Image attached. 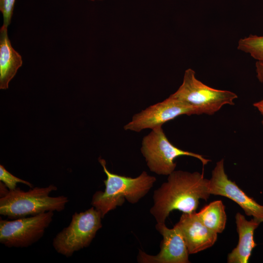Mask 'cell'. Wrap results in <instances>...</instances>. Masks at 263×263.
<instances>
[{"label": "cell", "mask_w": 263, "mask_h": 263, "mask_svg": "<svg viewBox=\"0 0 263 263\" xmlns=\"http://www.w3.org/2000/svg\"><path fill=\"white\" fill-rule=\"evenodd\" d=\"M57 189L50 185L47 187H35L25 191L17 188L9 190L4 197L0 198V214L10 219H16L34 216L49 211L60 212L69 202L63 195L50 196Z\"/></svg>", "instance_id": "3"}, {"label": "cell", "mask_w": 263, "mask_h": 263, "mask_svg": "<svg viewBox=\"0 0 263 263\" xmlns=\"http://www.w3.org/2000/svg\"><path fill=\"white\" fill-rule=\"evenodd\" d=\"M156 230L163 236L160 251L156 255L139 250L137 262L141 263H189L188 252L185 241L175 226L167 227L165 223H157Z\"/></svg>", "instance_id": "10"}, {"label": "cell", "mask_w": 263, "mask_h": 263, "mask_svg": "<svg viewBox=\"0 0 263 263\" xmlns=\"http://www.w3.org/2000/svg\"><path fill=\"white\" fill-rule=\"evenodd\" d=\"M262 125L263 126V120L262 121Z\"/></svg>", "instance_id": "22"}, {"label": "cell", "mask_w": 263, "mask_h": 263, "mask_svg": "<svg viewBox=\"0 0 263 263\" xmlns=\"http://www.w3.org/2000/svg\"><path fill=\"white\" fill-rule=\"evenodd\" d=\"M22 57L12 46L7 27L0 29V89H7L10 81L22 66Z\"/></svg>", "instance_id": "13"}, {"label": "cell", "mask_w": 263, "mask_h": 263, "mask_svg": "<svg viewBox=\"0 0 263 263\" xmlns=\"http://www.w3.org/2000/svg\"><path fill=\"white\" fill-rule=\"evenodd\" d=\"M98 161L107 176L103 181L105 188L103 191L98 190L94 194L91 204L100 212L102 218L117 207L121 206L125 200L131 204L137 203L156 182V178L145 171L138 176L132 178L110 172L106 161L101 157Z\"/></svg>", "instance_id": "2"}, {"label": "cell", "mask_w": 263, "mask_h": 263, "mask_svg": "<svg viewBox=\"0 0 263 263\" xmlns=\"http://www.w3.org/2000/svg\"><path fill=\"white\" fill-rule=\"evenodd\" d=\"M102 219L100 212L93 206L85 211L75 212L69 225L53 239V247L58 253L68 258L89 246L102 226Z\"/></svg>", "instance_id": "5"}, {"label": "cell", "mask_w": 263, "mask_h": 263, "mask_svg": "<svg viewBox=\"0 0 263 263\" xmlns=\"http://www.w3.org/2000/svg\"><path fill=\"white\" fill-rule=\"evenodd\" d=\"M0 181L3 183L10 190L15 189L18 183L25 184L30 188H33V185L30 182L16 177L9 172L3 165H0Z\"/></svg>", "instance_id": "16"}, {"label": "cell", "mask_w": 263, "mask_h": 263, "mask_svg": "<svg viewBox=\"0 0 263 263\" xmlns=\"http://www.w3.org/2000/svg\"><path fill=\"white\" fill-rule=\"evenodd\" d=\"M235 219L239 242L228 255L227 263H247L252 250L257 245L254 239V231L261 223L253 218L248 221L239 212L236 213Z\"/></svg>", "instance_id": "12"}, {"label": "cell", "mask_w": 263, "mask_h": 263, "mask_svg": "<svg viewBox=\"0 0 263 263\" xmlns=\"http://www.w3.org/2000/svg\"><path fill=\"white\" fill-rule=\"evenodd\" d=\"M195 107L198 114L212 115L225 105H234L237 95L231 91L210 87L198 80L192 69H187L183 82L169 96Z\"/></svg>", "instance_id": "4"}, {"label": "cell", "mask_w": 263, "mask_h": 263, "mask_svg": "<svg viewBox=\"0 0 263 263\" xmlns=\"http://www.w3.org/2000/svg\"><path fill=\"white\" fill-rule=\"evenodd\" d=\"M141 152L149 169L158 175H169L175 170L176 158L188 156L199 159L203 165L210 161L202 155L183 150L168 139L162 127L151 130L142 139Z\"/></svg>", "instance_id": "6"}, {"label": "cell", "mask_w": 263, "mask_h": 263, "mask_svg": "<svg viewBox=\"0 0 263 263\" xmlns=\"http://www.w3.org/2000/svg\"><path fill=\"white\" fill-rule=\"evenodd\" d=\"M196 215L205 226L217 234L225 228L226 215L221 200L213 201L204 206Z\"/></svg>", "instance_id": "14"}, {"label": "cell", "mask_w": 263, "mask_h": 263, "mask_svg": "<svg viewBox=\"0 0 263 263\" xmlns=\"http://www.w3.org/2000/svg\"><path fill=\"white\" fill-rule=\"evenodd\" d=\"M183 114H198L193 106L169 96L134 114L124 126L125 130L140 132L142 130L162 127L166 122Z\"/></svg>", "instance_id": "8"}, {"label": "cell", "mask_w": 263, "mask_h": 263, "mask_svg": "<svg viewBox=\"0 0 263 263\" xmlns=\"http://www.w3.org/2000/svg\"><path fill=\"white\" fill-rule=\"evenodd\" d=\"M54 216L49 211L12 221L0 220V243L8 247H27L43 236Z\"/></svg>", "instance_id": "7"}, {"label": "cell", "mask_w": 263, "mask_h": 263, "mask_svg": "<svg viewBox=\"0 0 263 263\" xmlns=\"http://www.w3.org/2000/svg\"><path fill=\"white\" fill-rule=\"evenodd\" d=\"M9 189L6 187L3 183L0 181V198L5 196L9 191Z\"/></svg>", "instance_id": "19"}, {"label": "cell", "mask_w": 263, "mask_h": 263, "mask_svg": "<svg viewBox=\"0 0 263 263\" xmlns=\"http://www.w3.org/2000/svg\"><path fill=\"white\" fill-rule=\"evenodd\" d=\"M209 186V179L197 171L174 170L168 175L167 181L154 190L150 213L157 223H165L173 210L188 213L195 211L199 200L207 201L210 195Z\"/></svg>", "instance_id": "1"}, {"label": "cell", "mask_w": 263, "mask_h": 263, "mask_svg": "<svg viewBox=\"0 0 263 263\" xmlns=\"http://www.w3.org/2000/svg\"><path fill=\"white\" fill-rule=\"evenodd\" d=\"M210 195H221L232 200L244 210L245 214L263 223V206L248 196L235 183L228 179L225 171L223 159L216 163L209 179Z\"/></svg>", "instance_id": "9"}, {"label": "cell", "mask_w": 263, "mask_h": 263, "mask_svg": "<svg viewBox=\"0 0 263 263\" xmlns=\"http://www.w3.org/2000/svg\"><path fill=\"white\" fill-rule=\"evenodd\" d=\"M89 0L94 1H96V0H97V1L100 0H100Z\"/></svg>", "instance_id": "21"}, {"label": "cell", "mask_w": 263, "mask_h": 263, "mask_svg": "<svg viewBox=\"0 0 263 263\" xmlns=\"http://www.w3.org/2000/svg\"><path fill=\"white\" fill-rule=\"evenodd\" d=\"M180 232L189 254H195L212 246L217 233L205 226L198 218L196 211L183 213L174 225Z\"/></svg>", "instance_id": "11"}, {"label": "cell", "mask_w": 263, "mask_h": 263, "mask_svg": "<svg viewBox=\"0 0 263 263\" xmlns=\"http://www.w3.org/2000/svg\"><path fill=\"white\" fill-rule=\"evenodd\" d=\"M16 0H0V11L3 17V25L7 27L11 23Z\"/></svg>", "instance_id": "17"}, {"label": "cell", "mask_w": 263, "mask_h": 263, "mask_svg": "<svg viewBox=\"0 0 263 263\" xmlns=\"http://www.w3.org/2000/svg\"><path fill=\"white\" fill-rule=\"evenodd\" d=\"M255 66L257 77L260 82L263 83V64L257 61Z\"/></svg>", "instance_id": "18"}, {"label": "cell", "mask_w": 263, "mask_h": 263, "mask_svg": "<svg viewBox=\"0 0 263 263\" xmlns=\"http://www.w3.org/2000/svg\"><path fill=\"white\" fill-rule=\"evenodd\" d=\"M237 49L249 54L257 62L263 64V36L250 35L241 38Z\"/></svg>", "instance_id": "15"}, {"label": "cell", "mask_w": 263, "mask_h": 263, "mask_svg": "<svg viewBox=\"0 0 263 263\" xmlns=\"http://www.w3.org/2000/svg\"><path fill=\"white\" fill-rule=\"evenodd\" d=\"M253 106L256 107L263 115V100L254 103Z\"/></svg>", "instance_id": "20"}]
</instances>
